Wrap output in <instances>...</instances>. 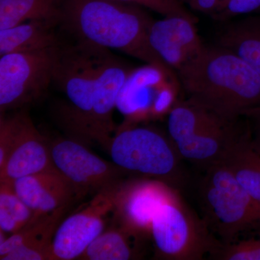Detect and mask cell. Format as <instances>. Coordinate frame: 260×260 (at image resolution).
Listing matches in <instances>:
<instances>
[{
	"label": "cell",
	"instance_id": "1",
	"mask_svg": "<svg viewBox=\"0 0 260 260\" xmlns=\"http://www.w3.org/2000/svg\"><path fill=\"white\" fill-rule=\"evenodd\" d=\"M61 23L80 40L115 49L164 75L173 71L153 50L149 32L155 20L139 6L119 0H63Z\"/></svg>",
	"mask_w": 260,
	"mask_h": 260
},
{
	"label": "cell",
	"instance_id": "2",
	"mask_svg": "<svg viewBox=\"0 0 260 260\" xmlns=\"http://www.w3.org/2000/svg\"><path fill=\"white\" fill-rule=\"evenodd\" d=\"M188 102L229 122L260 107V75L235 53L208 47L204 55L178 75Z\"/></svg>",
	"mask_w": 260,
	"mask_h": 260
},
{
	"label": "cell",
	"instance_id": "3",
	"mask_svg": "<svg viewBox=\"0 0 260 260\" xmlns=\"http://www.w3.org/2000/svg\"><path fill=\"white\" fill-rule=\"evenodd\" d=\"M109 53V49L80 39L74 45L61 44L58 49L52 83L66 96L59 115L72 139L90 141L98 76Z\"/></svg>",
	"mask_w": 260,
	"mask_h": 260
},
{
	"label": "cell",
	"instance_id": "4",
	"mask_svg": "<svg viewBox=\"0 0 260 260\" xmlns=\"http://www.w3.org/2000/svg\"><path fill=\"white\" fill-rule=\"evenodd\" d=\"M200 196L206 222L223 244L234 242L246 231H260V203L243 189L223 160L207 168Z\"/></svg>",
	"mask_w": 260,
	"mask_h": 260
},
{
	"label": "cell",
	"instance_id": "5",
	"mask_svg": "<svg viewBox=\"0 0 260 260\" xmlns=\"http://www.w3.org/2000/svg\"><path fill=\"white\" fill-rule=\"evenodd\" d=\"M150 237L159 259L200 260L210 256L222 243L210 234L177 190L161 205L152 222Z\"/></svg>",
	"mask_w": 260,
	"mask_h": 260
},
{
	"label": "cell",
	"instance_id": "6",
	"mask_svg": "<svg viewBox=\"0 0 260 260\" xmlns=\"http://www.w3.org/2000/svg\"><path fill=\"white\" fill-rule=\"evenodd\" d=\"M112 162L130 176L151 178L174 186L181 180V156L169 137L149 127L122 130L107 148Z\"/></svg>",
	"mask_w": 260,
	"mask_h": 260
},
{
	"label": "cell",
	"instance_id": "7",
	"mask_svg": "<svg viewBox=\"0 0 260 260\" xmlns=\"http://www.w3.org/2000/svg\"><path fill=\"white\" fill-rule=\"evenodd\" d=\"M59 47L1 56V114L34 102L45 93L52 83Z\"/></svg>",
	"mask_w": 260,
	"mask_h": 260
},
{
	"label": "cell",
	"instance_id": "8",
	"mask_svg": "<svg viewBox=\"0 0 260 260\" xmlns=\"http://www.w3.org/2000/svg\"><path fill=\"white\" fill-rule=\"evenodd\" d=\"M56 170L75 186L80 197L114 187L130 176L113 162L101 158L72 138H57L49 144Z\"/></svg>",
	"mask_w": 260,
	"mask_h": 260
},
{
	"label": "cell",
	"instance_id": "9",
	"mask_svg": "<svg viewBox=\"0 0 260 260\" xmlns=\"http://www.w3.org/2000/svg\"><path fill=\"white\" fill-rule=\"evenodd\" d=\"M119 184L95 194L83 210L61 220L51 244L54 260L79 259L107 229L108 219L115 209L116 193Z\"/></svg>",
	"mask_w": 260,
	"mask_h": 260
},
{
	"label": "cell",
	"instance_id": "10",
	"mask_svg": "<svg viewBox=\"0 0 260 260\" xmlns=\"http://www.w3.org/2000/svg\"><path fill=\"white\" fill-rule=\"evenodd\" d=\"M177 189L151 178L125 179L118 186L113 218L135 237H150L152 222L159 208Z\"/></svg>",
	"mask_w": 260,
	"mask_h": 260
},
{
	"label": "cell",
	"instance_id": "11",
	"mask_svg": "<svg viewBox=\"0 0 260 260\" xmlns=\"http://www.w3.org/2000/svg\"><path fill=\"white\" fill-rule=\"evenodd\" d=\"M149 42L159 57L180 74L199 60L208 49L196 28V23L181 17L155 20Z\"/></svg>",
	"mask_w": 260,
	"mask_h": 260
},
{
	"label": "cell",
	"instance_id": "12",
	"mask_svg": "<svg viewBox=\"0 0 260 260\" xmlns=\"http://www.w3.org/2000/svg\"><path fill=\"white\" fill-rule=\"evenodd\" d=\"M10 116L14 140L8 160L0 169V181L13 182L19 178L38 173L57 171L51 158L49 142L39 133L26 113Z\"/></svg>",
	"mask_w": 260,
	"mask_h": 260
},
{
	"label": "cell",
	"instance_id": "13",
	"mask_svg": "<svg viewBox=\"0 0 260 260\" xmlns=\"http://www.w3.org/2000/svg\"><path fill=\"white\" fill-rule=\"evenodd\" d=\"M133 71L111 52L99 71L90 124V141H95L104 148L107 149L113 138V113Z\"/></svg>",
	"mask_w": 260,
	"mask_h": 260
},
{
	"label": "cell",
	"instance_id": "14",
	"mask_svg": "<svg viewBox=\"0 0 260 260\" xmlns=\"http://www.w3.org/2000/svg\"><path fill=\"white\" fill-rule=\"evenodd\" d=\"M13 184L17 194L34 212V216L70 206L75 198L80 197L75 186L57 171L19 178Z\"/></svg>",
	"mask_w": 260,
	"mask_h": 260
},
{
	"label": "cell",
	"instance_id": "15",
	"mask_svg": "<svg viewBox=\"0 0 260 260\" xmlns=\"http://www.w3.org/2000/svg\"><path fill=\"white\" fill-rule=\"evenodd\" d=\"M237 122V121H236ZM236 122H222L174 143L181 159L208 168L223 160L240 136Z\"/></svg>",
	"mask_w": 260,
	"mask_h": 260
},
{
	"label": "cell",
	"instance_id": "16",
	"mask_svg": "<svg viewBox=\"0 0 260 260\" xmlns=\"http://www.w3.org/2000/svg\"><path fill=\"white\" fill-rule=\"evenodd\" d=\"M57 24L47 20H31L0 30V56L59 47L62 43L54 30Z\"/></svg>",
	"mask_w": 260,
	"mask_h": 260
},
{
	"label": "cell",
	"instance_id": "17",
	"mask_svg": "<svg viewBox=\"0 0 260 260\" xmlns=\"http://www.w3.org/2000/svg\"><path fill=\"white\" fill-rule=\"evenodd\" d=\"M69 206L47 215L34 216L30 223L0 243V258L20 246L46 251L54 260L51 249L53 238Z\"/></svg>",
	"mask_w": 260,
	"mask_h": 260
},
{
	"label": "cell",
	"instance_id": "18",
	"mask_svg": "<svg viewBox=\"0 0 260 260\" xmlns=\"http://www.w3.org/2000/svg\"><path fill=\"white\" fill-rule=\"evenodd\" d=\"M218 46L235 53L260 75V15L228 23L218 32Z\"/></svg>",
	"mask_w": 260,
	"mask_h": 260
},
{
	"label": "cell",
	"instance_id": "19",
	"mask_svg": "<svg viewBox=\"0 0 260 260\" xmlns=\"http://www.w3.org/2000/svg\"><path fill=\"white\" fill-rule=\"evenodd\" d=\"M221 160L243 189L260 203V153L251 145L249 129L240 135Z\"/></svg>",
	"mask_w": 260,
	"mask_h": 260
},
{
	"label": "cell",
	"instance_id": "20",
	"mask_svg": "<svg viewBox=\"0 0 260 260\" xmlns=\"http://www.w3.org/2000/svg\"><path fill=\"white\" fill-rule=\"evenodd\" d=\"M113 223L90 244L78 259L129 260L141 256L138 245L143 240L114 218Z\"/></svg>",
	"mask_w": 260,
	"mask_h": 260
},
{
	"label": "cell",
	"instance_id": "21",
	"mask_svg": "<svg viewBox=\"0 0 260 260\" xmlns=\"http://www.w3.org/2000/svg\"><path fill=\"white\" fill-rule=\"evenodd\" d=\"M63 0H0V30L31 20L61 23Z\"/></svg>",
	"mask_w": 260,
	"mask_h": 260
},
{
	"label": "cell",
	"instance_id": "22",
	"mask_svg": "<svg viewBox=\"0 0 260 260\" xmlns=\"http://www.w3.org/2000/svg\"><path fill=\"white\" fill-rule=\"evenodd\" d=\"M222 122H229L207 109L186 101L174 106L168 116V133L176 143L198 132Z\"/></svg>",
	"mask_w": 260,
	"mask_h": 260
},
{
	"label": "cell",
	"instance_id": "23",
	"mask_svg": "<svg viewBox=\"0 0 260 260\" xmlns=\"http://www.w3.org/2000/svg\"><path fill=\"white\" fill-rule=\"evenodd\" d=\"M32 210L19 197L13 182L0 181V231L15 234L34 218Z\"/></svg>",
	"mask_w": 260,
	"mask_h": 260
},
{
	"label": "cell",
	"instance_id": "24",
	"mask_svg": "<svg viewBox=\"0 0 260 260\" xmlns=\"http://www.w3.org/2000/svg\"><path fill=\"white\" fill-rule=\"evenodd\" d=\"M191 10L214 20L228 21L239 15L260 13V0H180Z\"/></svg>",
	"mask_w": 260,
	"mask_h": 260
},
{
	"label": "cell",
	"instance_id": "25",
	"mask_svg": "<svg viewBox=\"0 0 260 260\" xmlns=\"http://www.w3.org/2000/svg\"><path fill=\"white\" fill-rule=\"evenodd\" d=\"M210 257L221 260H260V239L222 243Z\"/></svg>",
	"mask_w": 260,
	"mask_h": 260
},
{
	"label": "cell",
	"instance_id": "26",
	"mask_svg": "<svg viewBox=\"0 0 260 260\" xmlns=\"http://www.w3.org/2000/svg\"><path fill=\"white\" fill-rule=\"evenodd\" d=\"M124 3L145 7L155 13L168 17H181L198 23V18L189 10L180 0H119Z\"/></svg>",
	"mask_w": 260,
	"mask_h": 260
},
{
	"label": "cell",
	"instance_id": "27",
	"mask_svg": "<svg viewBox=\"0 0 260 260\" xmlns=\"http://www.w3.org/2000/svg\"><path fill=\"white\" fill-rule=\"evenodd\" d=\"M1 260H53L50 254L31 248L20 246L0 258Z\"/></svg>",
	"mask_w": 260,
	"mask_h": 260
},
{
	"label": "cell",
	"instance_id": "28",
	"mask_svg": "<svg viewBox=\"0 0 260 260\" xmlns=\"http://www.w3.org/2000/svg\"><path fill=\"white\" fill-rule=\"evenodd\" d=\"M244 117L249 121V133L253 148L260 153V107L253 108L244 112Z\"/></svg>",
	"mask_w": 260,
	"mask_h": 260
}]
</instances>
